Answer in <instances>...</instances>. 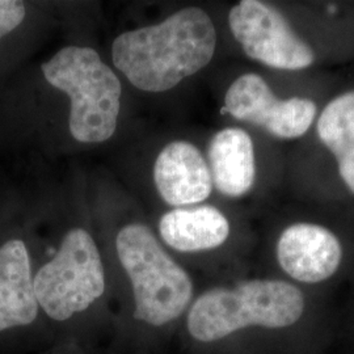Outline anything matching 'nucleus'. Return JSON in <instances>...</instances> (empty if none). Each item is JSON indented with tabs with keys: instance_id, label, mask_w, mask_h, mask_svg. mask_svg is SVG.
I'll use <instances>...</instances> for the list:
<instances>
[{
	"instance_id": "obj_1",
	"label": "nucleus",
	"mask_w": 354,
	"mask_h": 354,
	"mask_svg": "<svg viewBox=\"0 0 354 354\" xmlns=\"http://www.w3.org/2000/svg\"><path fill=\"white\" fill-rule=\"evenodd\" d=\"M215 46L210 16L198 7H188L160 24L122 33L114 39L112 57L133 86L165 92L210 64Z\"/></svg>"
},
{
	"instance_id": "obj_2",
	"label": "nucleus",
	"mask_w": 354,
	"mask_h": 354,
	"mask_svg": "<svg viewBox=\"0 0 354 354\" xmlns=\"http://www.w3.org/2000/svg\"><path fill=\"white\" fill-rule=\"evenodd\" d=\"M304 311V294L297 286L279 279H252L205 291L192 304L187 326L193 339L213 342L248 327H290Z\"/></svg>"
},
{
	"instance_id": "obj_3",
	"label": "nucleus",
	"mask_w": 354,
	"mask_h": 354,
	"mask_svg": "<svg viewBox=\"0 0 354 354\" xmlns=\"http://www.w3.org/2000/svg\"><path fill=\"white\" fill-rule=\"evenodd\" d=\"M46 82L70 100L68 127L82 143H100L115 131L121 106V83L97 51L67 46L41 66Z\"/></svg>"
},
{
	"instance_id": "obj_4",
	"label": "nucleus",
	"mask_w": 354,
	"mask_h": 354,
	"mask_svg": "<svg viewBox=\"0 0 354 354\" xmlns=\"http://www.w3.org/2000/svg\"><path fill=\"white\" fill-rule=\"evenodd\" d=\"M115 248L133 286L134 317L153 327L176 320L192 301L193 283L151 230L140 223L127 225L118 232Z\"/></svg>"
},
{
	"instance_id": "obj_5",
	"label": "nucleus",
	"mask_w": 354,
	"mask_h": 354,
	"mask_svg": "<svg viewBox=\"0 0 354 354\" xmlns=\"http://www.w3.org/2000/svg\"><path fill=\"white\" fill-rule=\"evenodd\" d=\"M105 290V273L97 245L83 228L71 230L59 251L35 276L39 308L64 322L83 313Z\"/></svg>"
},
{
	"instance_id": "obj_6",
	"label": "nucleus",
	"mask_w": 354,
	"mask_h": 354,
	"mask_svg": "<svg viewBox=\"0 0 354 354\" xmlns=\"http://www.w3.org/2000/svg\"><path fill=\"white\" fill-rule=\"evenodd\" d=\"M228 24L243 51L268 67L298 71L315 62L313 48L274 6L241 0L228 13Z\"/></svg>"
},
{
	"instance_id": "obj_7",
	"label": "nucleus",
	"mask_w": 354,
	"mask_h": 354,
	"mask_svg": "<svg viewBox=\"0 0 354 354\" xmlns=\"http://www.w3.org/2000/svg\"><path fill=\"white\" fill-rule=\"evenodd\" d=\"M225 106L234 118L281 140L304 136L317 118V104L304 97L279 99L257 74L239 76L227 89Z\"/></svg>"
},
{
	"instance_id": "obj_8",
	"label": "nucleus",
	"mask_w": 354,
	"mask_h": 354,
	"mask_svg": "<svg viewBox=\"0 0 354 354\" xmlns=\"http://www.w3.org/2000/svg\"><path fill=\"white\" fill-rule=\"evenodd\" d=\"M342 247L328 228L314 223H294L277 241V260L282 270L304 283L330 279L342 264Z\"/></svg>"
},
{
	"instance_id": "obj_9",
	"label": "nucleus",
	"mask_w": 354,
	"mask_h": 354,
	"mask_svg": "<svg viewBox=\"0 0 354 354\" xmlns=\"http://www.w3.org/2000/svg\"><path fill=\"white\" fill-rule=\"evenodd\" d=\"M153 180L160 197L176 207L203 203L213 190L203 153L185 140L171 142L162 150L153 167Z\"/></svg>"
},
{
	"instance_id": "obj_10",
	"label": "nucleus",
	"mask_w": 354,
	"mask_h": 354,
	"mask_svg": "<svg viewBox=\"0 0 354 354\" xmlns=\"http://www.w3.org/2000/svg\"><path fill=\"white\" fill-rule=\"evenodd\" d=\"M30 254L26 241L0 244V333L26 328L39 314Z\"/></svg>"
},
{
	"instance_id": "obj_11",
	"label": "nucleus",
	"mask_w": 354,
	"mask_h": 354,
	"mask_svg": "<svg viewBox=\"0 0 354 354\" xmlns=\"http://www.w3.org/2000/svg\"><path fill=\"white\" fill-rule=\"evenodd\" d=\"M213 185L228 197L248 193L256 178L253 142L247 131L227 127L218 131L207 149Z\"/></svg>"
},
{
	"instance_id": "obj_12",
	"label": "nucleus",
	"mask_w": 354,
	"mask_h": 354,
	"mask_svg": "<svg viewBox=\"0 0 354 354\" xmlns=\"http://www.w3.org/2000/svg\"><path fill=\"white\" fill-rule=\"evenodd\" d=\"M159 231L163 241L180 252L214 250L227 241V218L214 206L176 207L160 218Z\"/></svg>"
},
{
	"instance_id": "obj_13",
	"label": "nucleus",
	"mask_w": 354,
	"mask_h": 354,
	"mask_svg": "<svg viewBox=\"0 0 354 354\" xmlns=\"http://www.w3.org/2000/svg\"><path fill=\"white\" fill-rule=\"evenodd\" d=\"M317 137L335 156L339 174L354 193V91L327 104L317 120Z\"/></svg>"
},
{
	"instance_id": "obj_14",
	"label": "nucleus",
	"mask_w": 354,
	"mask_h": 354,
	"mask_svg": "<svg viewBox=\"0 0 354 354\" xmlns=\"http://www.w3.org/2000/svg\"><path fill=\"white\" fill-rule=\"evenodd\" d=\"M26 16V4L19 0H0V38L10 35Z\"/></svg>"
}]
</instances>
